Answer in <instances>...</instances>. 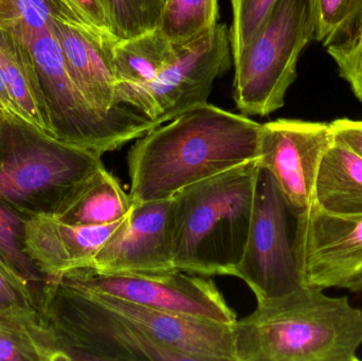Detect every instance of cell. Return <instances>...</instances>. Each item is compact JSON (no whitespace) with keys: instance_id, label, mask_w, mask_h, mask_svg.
<instances>
[{"instance_id":"2e32d148","label":"cell","mask_w":362,"mask_h":361,"mask_svg":"<svg viewBox=\"0 0 362 361\" xmlns=\"http://www.w3.org/2000/svg\"><path fill=\"white\" fill-rule=\"evenodd\" d=\"M122 220L103 226H74L50 215L28 218L25 252L45 277L59 279L74 269L88 268Z\"/></svg>"},{"instance_id":"7402d4cb","label":"cell","mask_w":362,"mask_h":361,"mask_svg":"<svg viewBox=\"0 0 362 361\" xmlns=\"http://www.w3.org/2000/svg\"><path fill=\"white\" fill-rule=\"evenodd\" d=\"M218 0H163L158 29L175 46L204 35L218 23Z\"/></svg>"},{"instance_id":"3957f363","label":"cell","mask_w":362,"mask_h":361,"mask_svg":"<svg viewBox=\"0 0 362 361\" xmlns=\"http://www.w3.org/2000/svg\"><path fill=\"white\" fill-rule=\"evenodd\" d=\"M232 330L236 361H358L362 311L348 296L302 285L257 303Z\"/></svg>"},{"instance_id":"5b68a950","label":"cell","mask_w":362,"mask_h":361,"mask_svg":"<svg viewBox=\"0 0 362 361\" xmlns=\"http://www.w3.org/2000/svg\"><path fill=\"white\" fill-rule=\"evenodd\" d=\"M103 167L102 155L0 110V203L25 218L55 215Z\"/></svg>"},{"instance_id":"4dcf8cb0","label":"cell","mask_w":362,"mask_h":361,"mask_svg":"<svg viewBox=\"0 0 362 361\" xmlns=\"http://www.w3.org/2000/svg\"><path fill=\"white\" fill-rule=\"evenodd\" d=\"M0 110L4 112V114H10V116L21 118V112H19L16 104L14 103L10 93H8V89L6 87V82H4L1 71H0Z\"/></svg>"},{"instance_id":"e0dca14e","label":"cell","mask_w":362,"mask_h":361,"mask_svg":"<svg viewBox=\"0 0 362 361\" xmlns=\"http://www.w3.org/2000/svg\"><path fill=\"white\" fill-rule=\"evenodd\" d=\"M177 47L159 29L135 37L119 38L112 47L117 105L129 106L160 124L150 89L173 59Z\"/></svg>"},{"instance_id":"ba28073f","label":"cell","mask_w":362,"mask_h":361,"mask_svg":"<svg viewBox=\"0 0 362 361\" xmlns=\"http://www.w3.org/2000/svg\"><path fill=\"white\" fill-rule=\"evenodd\" d=\"M293 216L274 176L259 165L250 231L233 275L250 288L257 303L286 296L302 286L291 228Z\"/></svg>"},{"instance_id":"30bf717a","label":"cell","mask_w":362,"mask_h":361,"mask_svg":"<svg viewBox=\"0 0 362 361\" xmlns=\"http://www.w3.org/2000/svg\"><path fill=\"white\" fill-rule=\"evenodd\" d=\"M302 285L362 292V214L335 215L313 205L295 218Z\"/></svg>"},{"instance_id":"8fae6325","label":"cell","mask_w":362,"mask_h":361,"mask_svg":"<svg viewBox=\"0 0 362 361\" xmlns=\"http://www.w3.org/2000/svg\"><path fill=\"white\" fill-rule=\"evenodd\" d=\"M333 143L329 123L278 119L263 124L259 165L274 176L295 218L312 206L319 167Z\"/></svg>"},{"instance_id":"603a6c76","label":"cell","mask_w":362,"mask_h":361,"mask_svg":"<svg viewBox=\"0 0 362 361\" xmlns=\"http://www.w3.org/2000/svg\"><path fill=\"white\" fill-rule=\"evenodd\" d=\"M316 37L325 47L346 44L362 29V0H314Z\"/></svg>"},{"instance_id":"7c38bea8","label":"cell","mask_w":362,"mask_h":361,"mask_svg":"<svg viewBox=\"0 0 362 361\" xmlns=\"http://www.w3.org/2000/svg\"><path fill=\"white\" fill-rule=\"evenodd\" d=\"M230 30L217 23L204 35L178 46L173 59L151 86L160 124L208 102L215 80L231 66Z\"/></svg>"},{"instance_id":"4fadbf2b","label":"cell","mask_w":362,"mask_h":361,"mask_svg":"<svg viewBox=\"0 0 362 361\" xmlns=\"http://www.w3.org/2000/svg\"><path fill=\"white\" fill-rule=\"evenodd\" d=\"M100 273L175 271L171 241V199L134 203L90 266Z\"/></svg>"},{"instance_id":"52a82bcc","label":"cell","mask_w":362,"mask_h":361,"mask_svg":"<svg viewBox=\"0 0 362 361\" xmlns=\"http://www.w3.org/2000/svg\"><path fill=\"white\" fill-rule=\"evenodd\" d=\"M314 0H276L244 52L233 61V99L240 114L266 117L284 106L300 55L316 37Z\"/></svg>"},{"instance_id":"4316f807","label":"cell","mask_w":362,"mask_h":361,"mask_svg":"<svg viewBox=\"0 0 362 361\" xmlns=\"http://www.w3.org/2000/svg\"><path fill=\"white\" fill-rule=\"evenodd\" d=\"M40 295V290L0 259V312L12 309H38Z\"/></svg>"},{"instance_id":"44dd1931","label":"cell","mask_w":362,"mask_h":361,"mask_svg":"<svg viewBox=\"0 0 362 361\" xmlns=\"http://www.w3.org/2000/svg\"><path fill=\"white\" fill-rule=\"evenodd\" d=\"M0 361H62L38 309L0 312Z\"/></svg>"},{"instance_id":"ffe728a7","label":"cell","mask_w":362,"mask_h":361,"mask_svg":"<svg viewBox=\"0 0 362 361\" xmlns=\"http://www.w3.org/2000/svg\"><path fill=\"white\" fill-rule=\"evenodd\" d=\"M0 71L21 118L52 136L46 100L35 68L21 42L2 25Z\"/></svg>"},{"instance_id":"d6986e66","label":"cell","mask_w":362,"mask_h":361,"mask_svg":"<svg viewBox=\"0 0 362 361\" xmlns=\"http://www.w3.org/2000/svg\"><path fill=\"white\" fill-rule=\"evenodd\" d=\"M133 205L131 195L103 167L86 180L53 218L74 226H103L122 220Z\"/></svg>"},{"instance_id":"7a4b0ae2","label":"cell","mask_w":362,"mask_h":361,"mask_svg":"<svg viewBox=\"0 0 362 361\" xmlns=\"http://www.w3.org/2000/svg\"><path fill=\"white\" fill-rule=\"evenodd\" d=\"M61 2L0 0V25L21 42L35 68L53 137L103 156L160 124L129 106L104 114L87 103L68 73L53 31V12Z\"/></svg>"},{"instance_id":"8992f818","label":"cell","mask_w":362,"mask_h":361,"mask_svg":"<svg viewBox=\"0 0 362 361\" xmlns=\"http://www.w3.org/2000/svg\"><path fill=\"white\" fill-rule=\"evenodd\" d=\"M38 314L62 360L180 361L88 290L63 280L44 284Z\"/></svg>"},{"instance_id":"277c9868","label":"cell","mask_w":362,"mask_h":361,"mask_svg":"<svg viewBox=\"0 0 362 361\" xmlns=\"http://www.w3.org/2000/svg\"><path fill=\"white\" fill-rule=\"evenodd\" d=\"M259 161H250L176 193L171 199L174 268L233 276L252 220Z\"/></svg>"},{"instance_id":"cb8c5ba5","label":"cell","mask_w":362,"mask_h":361,"mask_svg":"<svg viewBox=\"0 0 362 361\" xmlns=\"http://www.w3.org/2000/svg\"><path fill=\"white\" fill-rule=\"evenodd\" d=\"M25 216L0 203V259L36 290L48 281L25 249Z\"/></svg>"},{"instance_id":"d4e9b609","label":"cell","mask_w":362,"mask_h":361,"mask_svg":"<svg viewBox=\"0 0 362 361\" xmlns=\"http://www.w3.org/2000/svg\"><path fill=\"white\" fill-rule=\"evenodd\" d=\"M118 38H131L158 29L163 0H103Z\"/></svg>"},{"instance_id":"f1b7e54d","label":"cell","mask_w":362,"mask_h":361,"mask_svg":"<svg viewBox=\"0 0 362 361\" xmlns=\"http://www.w3.org/2000/svg\"><path fill=\"white\" fill-rule=\"evenodd\" d=\"M83 25L95 35L108 42L119 40L112 31V23L103 0H62Z\"/></svg>"},{"instance_id":"6da1fadb","label":"cell","mask_w":362,"mask_h":361,"mask_svg":"<svg viewBox=\"0 0 362 361\" xmlns=\"http://www.w3.org/2000/svg\"><path fill=\"white\" fill-rule=\"evenodd\" d=\"M263 124L200 104L146 133L127 155L134 203L171 199L192 184L259 158Z\"/></svg>"},{"instance_id":"9c48e42d","label":"cell","mask_w":362,"mask_h":361,"mask_svg":"<svg viewBox=\"0 0 362 361\" xmlns=\"http://www.w3.org/2000/svg\"><path fill=\"white\" fill-rule=\"evenodd\" d=\"M59 279L90 292L175 315L228 326L238 321L235 312L206 276L176 269L156 273H100L78 268Z\"/></svg>"},{"instance_id":"9a60e30c","label":"cell","mask_w":362,"mask_h":361,"mask_svg":"<svg viewBox=\"0 0 362 361\" xmlns=\"http://www.w3.org/2000/svg\"><path fill=\"white\" fill-rule=\"evenodd\" d=\"M74 14L64 2L52 15V28L63 51L72 82L87 103L104 114H112L127 105H117L112 47L115 42L95 35L84 25L62 18Z\"/></svg>"},{"instance_id":"ac0fdd59","label":"cell","mask_w":362,"mask_h":361,"mask_svg":"<svg viewBox=\"0 0 362 361\" xmlns=\"http://www.w3.org/2000/svg\"><path fill=\"white\" fill-rule=\"evenodd\" d=\"M313 205L335 215L362 214V159L335 139L319 167Z\"/></svg>"},{"instance_id":"f546056e","label":"cell","mask_w":362,"mask_h":361,"mask_svg":"<svg viewBox=\"0 0 362 361\" xmlns=\"http://www.w3.org/2000/svg\"><path fill=\"white\" fill-rule=\"evenodd\" d=\"M329 124L335 141L362 159V121L337 119Z\"/></svg>"},{"instance_id":"83f0119b","label":"cell","mask_w":362,"mask_h":361,"mask_svg":"<svg viewBox=\"0 0 362 361\" xmlns=\"http://www.w3.org/2000/svg\"><path fill=\"white\" fill-rule=\"evenodd\" d=\"M327 52L337 64L340 76L362 102V29L351 42L327 47Z\"/></svg>"},{"instance_id":"5bb4252c","label":"cell","mask_w":362,"mask_h":361,"mask_svg":"<svg viewBox=\"0 0 362 361\" xmlns=\"http://www.w3.org/2000/svg\"><path fill=\"white\" fill-rule=\"evenodd\" d=\"M88 292L153 343L175 354L180 361H236L232 326L175 315Z\"/></svg>"},{"instance_id":"484cf974","label":"cell","mask_w":362,"mask_h":361,"mask_svg":"<svg viewBox=\"0 0 362 361\" xmlns=\"http://www.w3.org/2000/svg\"><path fill=\"white\" fill-rule=\"evenodd\" d=\"M232 6V25L230 46L232 61H235L250 44L267 18L276 0H230Z\"/></svg>"}]
</instances>
